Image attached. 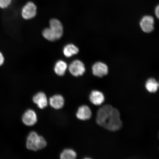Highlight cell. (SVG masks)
Instances as JSON below:
<instances>
[{"label": "cell", "mask_w": 159, "mask_h": 159, "mask_svg": "<svg viewBox=\"0 0 159 159\" xmlns=\"http://www.w3.org/2000/svg\"><path fill=\"white\" fill-rule=\"evenodd\" d=\"M79 49L78 47L73 44H68L66 45L63 49V53L66 57H71L78 54Z\"/></svg>", "instance_id": "5bb4252c"}, {"label": "cell", "mask_w": 159, "mask_h": 159, "mask_svg": "<svg viewBox=\"0 0 159 159\" xmlns=\"http://www.w3.org/2000/svg\"><path fill=\"white\" fill-rule=\"evenodd\" d=\"M155 15L158 19L159 17V6L158 5L157 6L155 10Z\"/></svg>", "instance_id": "d6986e66"}, {"label": "cell", "mask_w": 159, "mask_h": 159, "mask_svg": "<svg viewBox=\"0 0 159 159\" xmlns=\"http://www.w3.org/2000/svg\"><path fill=\"white\" fill-rule=\"evenodd\" d=\"M83 159H92L90 158H89V157H86V158H85Z\"/></svg>", "instance_id": "ffe728a7"}, {"label": "cell", "mask_w": 159, "mask_h": 159, "mask_svg": "<svg viewBox=\"0 0 159 159\" xmlns=\"http://www.w3.org/2000/svg\"><path fill=\"white\" fill-rule=\"evenodd\" d=\"M47 144L44 138L34 131L30 133L27 136L26 147L29 150L37 151L44 148Z\"/></svg>", "instance_id": "3957f363"}, {"label": "cell", "mask_w": 159, "mask_h": 159, "mask_svg": "<svg viewBox=\"0 0 159 159\" xmlns=\"http://www.w3.org/2000/svg\"><path fill=\"white\" fill-rule=\"evenodd\" d=\"M89 99L93 105L100 106L104 102L105 98L104 94L101 91L94 90L91 91L89 95Z\"/></svg>", "instance_id": "9c48e42d"}, {"label": "cell", "mask_w": 159, "mask_h": 159, "mask_svg": "<svg viewBox=\"0 0 159 159\" xmlns=\"http://www.w3.org/2000/svg\"><path fill=\"white\" fill-rule=\"evenodd\" d=\"M70 73L73 76H82L86 71V68L84 63L79 60H75L72 61L69 66Z\"/></svg>", "instance_id": "5b68a950"}, {"label": "cell", "mask_w": 159, "mask_h": 159, "mask_svg": "<svg viewBox=\"0 0 159 159\" xmlns=\"http://www.w3.org/2000/svg\"><path fill=\"white\" fill-rule=\"evenodd\" d=\"M92 72L94 76L101 78L108 74L109 67L102 61H97L92 66Z\"/></svg>", "instance_id": "8992f818"}, {"label": "cell", "mask_w": 159, "mask_h": 159, "mask_svg": "<svg viewBox=\"0 0 159 159\" xmlns=\"http://www.w3.org/2000/svg\"><path fill=\"white\" fill-rule=\"evenodd\" d=\"M145 88L147 91L151 93H156L159 88V83L156 79L152 77L147 80L145 84Z\"/></svg>", "instance_id": "4fadbf2b"}, {"label": "cell", "mask_w": 159, "mask_h": 159, "mask_svg": "<svg viewBox=\"0 0 159 159\" xmlns=\"http://www.w3.org/2000/svg\"><path fill=\"white\" fill-rule=\"evenodd\" d=\"M77 154L74 150L66 149L60 155V159H76Z\"/></svg>", "instance_id": "2e32d148"}, {"label": "cell", "mask_w": 159, "mask_h": 159, "mask_svg": "<svg viewBox=\"0 0 159 159\" xmlns=\"http://www.w3.org/2000/svg\"><path fill=\"white\" fill-rule=\"evenodd\" d=\"M5 58L2 52L0 51V67L2 66L4 64Z\"/></svg>", "instance_id": "ac0fdd59"}, {"label": "cell", "mask_w": 159, "mask_h": 159, "mask_svg": "<svg viewBox=\"0 0 159 159\" xmlns=\"http://www.w3.org/2000/svg\"><path fill=\"white\" fill-rule=\"evenodd\" d=\"M67 68V63L65 61L60 60L57 61L54 67V71L59 76H62L65 74Z\"/></svg>", "instance_id": "9a60e30c"}, {"label": "cell", "mask_w": 159, "mask_h": 159, "mask_svg": "<svg viewBox=\"0 0 159 159\" xmlns=\"http://www.w3.org/2000/svg\"><path fill=\"white\" fill-rule=\"evenodd\" d=\"M49 104L53 108L59 109L62 108L65 104V99L61 95L57 94L51 97L49 100Z\"/></svg>", "instance_id": "7c38bea8"}, {"label": "cell", "mask_w": 159, "mask_h": 159, "mask_svg": "<svg viewBox=\"0 0 159 159\" xmlns=\"http://www.w3.org/2000/svg\"><path fill=\"white\" fill-rule=\"evenodd\" d=\"M96 122L99 126L112 132L119 130L122 126L120 112L110 105H103L99 109Z\"/></svg>", "instance_id": "6da1fadb"}, {"label": "cell", "mask_w": 159, "mask_h": 159, "mask_svg": "<svg viewBox=\"0 0 159 159\" xmlns=\"http://www.w3.org/2000/svg\"><path fill=\"white\" fill-rule=\"evenodd\" d=\"M92 116L91 109L87 105H83L79 107L76 113L77 118L81 120H88Z\"/></svg>", "instance_id": "30bf717a"}, {"label": "cell", "mask_w": 159, "mask_h": 159, "mask_svg": "<svg viewBox=\"0 0 159 159\" xmlns=\"http://www.w3.org/2000/svg\"><path fill=\"white\" fill-rule=\"evenodd\" d=\"M37 14V6L32 1H29L26 3L21 10V17L27 20L34 18L36 16Z\"/></svg>", "instance_id": "277c9868"}, {"label": "cell", "mask_w": 159, "mask_h": 159, "mask_svg": "<svg viewBox=\"0 0 159 159\" xmlns=\"http://www.w3.org/2000/svg\"><path fill=\"white\" fill-rule=\"evenodd\" d=\"M33 100L34 102L36 104L40 109H43L47 106V97L43 92H40L37 93L33 97Z\"/></svg>", "instance_id": "8fae6325"}, {"label": "cell", "mask_w": 159, "mask_h": 159, "mask_svg": "<svg viewBox=\"0 0 159 159\" xmlns=\"http://www.w3.org/2000/svg\"><path fill=\"white\" fill-rule=\"evenodd\" d=\"M63 33V25L59 20L53 18L49 21V27L46 28L45 35L50 41H54L60 39Z\"/></svg>", "instance_id": "7a4b0ae2"}, {"label": "cell", "mask_w": 159, "mask_h": 159, "mask_svg": "<svg viewBox=\"0 0 159 159\" xmlns=\"http://www.w3.org/2000/svg\"><path fill=\"white\" fill-rule=\"evenodd\" d=\"M140 25L143 31L146 33H150L154 29V18L150 15H146L142 18L140 22Z\"/></svg>", "instance_id": "52a82bcc"}, {"label": "cell", "mask_w": 159, "mask_h": 159, "mask_svg": "<svg viewBox=\"0 0 159 159\" xmlns=\"http://www.w3.org/2000/svg\"><path fill=\"white\" fill-rule=\"evenodd\" d=\"M23 124L27 126H32L37 121V114L32 109H29L24 113L22 118Z\"/></svg>", "instance_id": "ba28073f"}, {"label": "cell", "mask_w": 159, "mask_h": 159, "mask_svg": "<svg viewBox=\"0 0 159 159\" xmlns=\"http://www.w3.org/2000/svg\"><path fill=\"white\" fill-rule=\"evenodd\" d=\"M13 0H0V9H5L11 4Z\"/></svg>", "instance_id": "e0dca14e"}]
</instances>
